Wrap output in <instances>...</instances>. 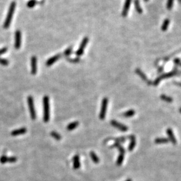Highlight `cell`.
Segmentation results:
<instances>
[{
    "mask_svg": "<svg viewBox=\"0 0 181 181\" xmlns=\"http://www.w3.org/2000/svg\"><path fill=\"white\" fill-rule=\"evenodd\" d=\"M135 73L138 75H139V76L141 78V79H143L144 81H147V82L148 81V79H147V76H146V75L143 73V71H141V69H140V68H137V69H135Z\"/></svg>",
    "mask_w": 181,
    "mask_h": 181,
    "instance_id": "cell-17",
    "label": "cell"
},
{
    "mask_svg": "<svg viewBox=\"0 0 181 181\" xmlns=\"http://www.w3.org/2000/svg\"><path fill=\"white\" fill-rule=\"evenodd\" d=\"M114 140H115L116 142L120 143H121V142H124L125 140H126V138L121 137V138H116V139H115Z\"/></svg>",
    "mask_w": 181,
    "mask_h": 181,
    "instance_id": "cell-33",
    "label": "cell"
},
{
    "mask_svg": "<svg viewBox=\"0 0 181 181\" xmlns=\"http://www.w3.org/2000/svg\"><path fill=\"white\" fill-rule=\"evenodd\" d=\"M169 23H170V20L168 19V18H167V19L164 20L161 26V30L162 31H164V32H165V31H167L169 27Z\"/></svg>",
    "mask_w": 181,
    "mask_h": 181,
    "instance_id": "cell-16",
    "label": "cell"
},
{
    "mask_svg": "<svg viewBox=\"0 0 181 181\" xmlns=\"http://www.w3.org/2000/svg\"><path fill=\"white\" fill-rule=\"evenodd\" d=\"M144 1H148V0H144Z\"/></svg>",
    "mask_w": 181,
    "mask_h": 181,
    "instance_id": "cell-38",
    "label": "cell"
},
{
    "mask_svg": "<svg viewBox=\"0 0 181 181\" xmlns=\"http://www.w3.org/2000/svg\"><path fill=\"white\" fill-rule=\"evenodd\" d=\"M7 51V47H4V48H3L0 49V56L4 54V53H5Z\"/></svg>",
    "mask_w": 181,
    "mask_h": 181,
    "instance_id": "cell-35",
    "label": "cell"
},
{
    "mask_svg": "<svg viewBox=\"0 0 181 181\" xmlns=\"http://www.w3.org/2000/svg\"><path fill=\"white\" fill-rule=\"evenodd\" d=\"M27 101H28V104L29 112H30L31 117L33 120H35L36 118V113L35 110L34 99H33L32 97L29 96V97H28Z\"/></svg>",
    "mask_w": 181,
    "mask_h": 181,
    "instance_id": "cell-4",
    "label": "cell"
},
{
    "mask_svg": "<svg viewBox=\"0 0 181 181\" xmlns=\"http://www.w3.org/2000/svg\"><path fill=\"white\" fill-rule=\"evenodd\" d=\"M166 132H167V134L168 135V136L169 141H171L172 143L174 144V145H176L177 143V141L176 138H175V136L174 135V134H173V131L172 130V129L171 128L167 129V131H166Z\"/></svg>",
    "mask_w": 181,
    "mask_h": 181,
    "instance_id": "cell-12",
    "label": "cell"
},
{
    "mask_svg": "<svg viewBox=\"0 0 181 181\" xmlns=\"http://www.w3.org/2000/svg\"><path fill=\"white\" fill-rule=\"evenodd\" d=\"M9 64V61L6 59H4L0 58V64L4 66H7Z\"/></svg>",
    "mask_w": 181,
    "mask_h": 181,
    "instance_id": "cell-30",
    "label": "cell"
},
{
    "mask_svg": "<svg viewBox=\"0 0 181 181\" xmlns=\"http://www.w3.org/2000/svg\"><path fill=\"white\" fill-rule=\"evenodd\" d=\"M61 57V55L60 53H58V54H56L54 55V56L52 57L51 58H49L48 60H47V61L46 62V65L47 66H50L56 62L57 61L59 60Z\"/></svg>",
    "mask_w": 181,
    "mask_h": 181,
    "instance_id": "cell-11",
    "label": "cell"
},
{
    "mask_svg": "<svg viewBox=\"0 0 181 181\" xmlns=\"http://www.w3.org/2000/svg\"><path fill=\"white\" fill-rule=\"evenodd\" d=\"M27 132V129L25 128H21L18 129H16V130H14L11 132V135L12 136H18L20 135H23L25 134L26 132Z\"/></svg>",
    "mask_w": 181,
    "mask_h": 181,
    "instance_id": "cell-13",
    "label": "cell"
},
{
    "mask_svg": "<svg viewBox=\"0 0 181 181\" xmlns=\"http://www.w3.org/2000/svg\"><path fill=\"white\" fill-rule=\"evenodd\" d=\"M130 139L131 140L130 143L129 144L128 147V150L129 151H132L134 149L136 145V139L135 136L134 135H131L130 136Z\"/></svg>",
    "mask_w": 181,
    "mask_h": 181,
    "instance_id": "cell-14",
    "label": "cell"
},
{
    "mask_svg": "<svg viewBox=\"0 0 181 181\" xmlns=\"http://www.w3.org/2000/svg\"><path fill=\"white\" fill-rule=\"evenodd\" d=\"M124 158V154H120L117 160V165L118 166H120L123 164Z\"/></svg>",
    "mask_w": 181,
    "mask_h": 181,
    "instance_id": "cell-25",
    "label": "cell"
},
{
    "mask_svg": "<svg viewBox=\"0 0 181 181\" xmlns=\"http://www.w3.org/2000/svg\"><path fill=\"white\" fill-rule=\"evenodd\" d=\"M51 135L52 136L53 138H55V139H56L57 141H59V140L61 139V136L60 135V134H59L58 132H55V131H52L51 133Z\"/></svg>",
    "mask_w": 181,
    "mask_h": 181,
    "instance_id": "cell-26",
    "label": "cell"
},
{
    "mask_svg": "<svg viewBox=\"0 0 181 181\" xmlns=\"http://www.w3.org/2000/svg\"><path fill=\"white\" fill-rule=\"evenodd\" d=\"M43 121L48 122L50 119L49 98L48 96H45L43 98Z\"/></svg>",
    "mask_w": 181,
    "mask_h": 181,
    "instance_id": "cell-2",
    "label": "cell"
},
{
    "mask_svg": "<svg viewBox=\"0 0 181 181\" xmlns=\"http://www.w3.org/2000/svg\"><path fill=\"white\" fill-rule=\"evenodd\" d=\"M177 74H178V71H177V69L173 70V71L169 72V73L164 74L161 75V76H160L158 78H156L155 79V81H154V82H152V84H154V85H155V86L158 85L159 84V83L160 82V81H161L162 79L169 78H171L173 76H175V75H176Z\"/></svg>",
    "mask_w": 181,
    "mask_h": 181,
    "instance_id": "cell-3",
    "label": "cell"
},
{
    "mask_svg": "<svg viewBox=\"0 0 181 181\" xmlns=\"http://www.w3.org/2000/svg\"><path fill=\"white\" fill-rule=\"evenodd\" d=\"M15 7H16L15 2V1L12 2L10 5V8H9L6 18H5V22L3 25V27L5 29H7L10 27V25L11 24V21L13 18V15H14L15 10Z\"/></svg>",
    "mask_w": 181,
    "mask_h": 181,
    "instance_id": "cell-1",
    "label": "cell"
},
{
    "mask_svg": "<svg viewBox=\"0 0 181 181\" xmlns=\"http://www.w3.org/2000/svg\"><path fill=\"white\" fill-rule=\"evenodd\" d=\"M17 160V158L15 157H8V160L7 162H10V163H14Z\"/></svg>",
    "mask_w": 181,
    "mask_h": 181,
    "instance_id": "cell-31",
    "label": "cell"
},
{
    "mask_svg": "<svg viewBox=\"0 0 181 181\" xmlns=\"http://www.w3.org/2000/svg\"><path fill=\"white\" fill-rule=\"evenodd\" d=\"M132 0H125L124 4L123 11H122V16L123 17H126L128 15L129 9L130 8Z\"/></svg>",
    "mask_w": 181,
    "mask_h": 181,
    "instance_id": "cell-9",
    "label": "cell"
},
{
    "mask_svg": "<svg viewBox=\"0 0 181 181\" xmlns=\"http://www.w3.org/2000/svg\"><path fill=\"white\" fill-rule=\"evenodd\" d=\"M7 160H8V157L6 156H3L0 158V162H1V164L7 163Z\"/></svg>",
    "mask_w": 181,
    "mask_h": 181,
    "instance_id": "cell-32",
    "label": "cell"
},
{
    "mask_svg": "<svg viewBox=\"0 0 181 181\" xmlns=\"http://www.w3.org/2000/svg\"><path fill=\"white\" fill-rule=\"evenodd\" d=\"M72 52V47H71L69 48H67L64 51L63 54H64V56L68 57V56H69V55L71 54Z\"/></svg>",
    "mask_w": 181,
    "mask_h": 181,
    "instance_id": "cell-29",
    "label": "cell"
},
{
    "mask_svg": "<svg viewBox=\"0 0 181 181\" xmlns=\"http://www.w3.org/2000/svg\"><path fill=\"white\" fill-rule=\"evenodd\" d=\"M178 1H179V3H180V0H178Z\"/></svg>",
    "mask_w": 181,
    "mask_h": 181,
    "instance_id": "cell-37",
    "label": "cell"
},
{
    "mask_svg": "<svg viewBox=\"0 0 181 181\" xmlns=\"http://www.w3.org/2000/svg\"><path fill=\"white\" fill-rule=\"evenodd\" d=\"M80 167V158L78 155H76L73 157V168L75 169H78Z\"/></svg>",
    "mask_w": 181,
    "mask_h": 181,
    "instance_id": "cell-15",
    "label": "cell"
},
{
    "mask_svg": "<svg viewBox=\"0 0 181 181\" xmlns=\"http://www.w3.org/2000/svg\"><path fill=\"white\" fill-rule=\"evenodd\" d=\"M125 181H132V180L131 179H127V180H126Z\"/></svg>",
    "mask_w": 181,
    "mask_h": 181,
    "instance_id": "cell-36",
    "label": "cell"
},
{
    "mask_svg": "<svg viewBox=\"0 0 181 181\" xmlns=\"http://www.w3.org/2000/svg\"><path fill=\"white\" fill-rule=\"evenodd\" d=\"M111 147L116 148H117L119 150L120 154H123L125 155V149L123 147H122V146L120 145V143H117V142H116V143H114Z\"/></svg>",
    "mask_w": 181,
    "mask_h": 181,
    "instance_id": "cell-20",
    "label": "cell"
},
{
    "mask_svg": "<svg viewBox=\"0 0 181 181\" xmlns=\"http://www.w3.org/2000/svg\"><path fill=\"white\" fill-rule=\"evenodd\" d=\"M160 98H161V99H162V100H164V101H165V102H168V103H171V102H172V101H173V99L171 97H168V96H167L166 95H164V94H162V95H161Z\"/></svg>",
    "mask_w": 181,
    "mask_h": 181,
    "instance_id": "cell-24",
    "label": "cell"
},
{
    "mask_svg": "<svg viewBox=\"0 0 181 181\" xmlns=\"http://www.w3.org/2000/svg\"><path fill=\"white\" fill-rule=\"evenodd\" d=\"M135 112L134 110H130L127 111V112H124V113L123 114V116H124V117L130 118V117H132V116H134L135 115Z\"/></svg>",
    "mask_w": 181,
    "mask_h": 181,
    "instance_id": "cell-23",
    "label": "cell"
},
{
    "mask_svg": "<svg viewBox=\"0 0 181 181\" xmlns=\"http://www.w3.org/2000/svg\"><path fill=\"white\" fill-rule=\"evenodd\" d=\"M88 37H84L83 39V40L82 41V42H81L80 43V45L79 46V49H77L76 52V56L80 57L81 55L83 54L84 50L85 48L86 47L87 44H88Z\"/></svg>",
    "mask_w": 181,
    "mask_h": 181,
    "instance_id": "cell-6",
    "label": "cell"
},
{
    "mask_svg": "<svg viewBox=\"0 0 181 181\" xmlns=\"http://www.w3.org/2000/svg\"><path fill=\"white\" fill-rule=\"evenodd\" d=\"M36 4V1L35 0H29V1L27 3V7L29 8H34Z\"/></svg>",
    "mask_w": 181,
    "mask_h": 181,
    "instance_id": "cell-27",
    "label": "cell"
},
{
    "mask_svg": "<svg viewBox=\"0 0 181 181\" xmlns=\"http://www.w3.org/2000/svg\"><path fill=\"white\" fill-rule=\"evenodd\" d=\"M134 5L135 7L136 11L140 14H142L143 13V9H142L141 5H140L139 0H134Z\"/></svg>",
    "mask_w": 181,
    "mask_h": 181,
    "instance_id": "cell-19",
    "label": "cell"
},
{
    "mask_svg": "<svg viewBox=\"0 0 181 181\" xmlns=\"http://www.w3.org/2000/svg\"><path fill=\"white\" fill-rule=\"evenodd\" d=\"M173 62H174V64L176 65V66H179L180 65V59L178 58H175L174 61H173Z\"/></svg>",
    "mask_w": 181,
    "mask_h": 181,
    "instance_id": "cell-34",
    "label": "cell"
},
{
    "mask_svg": "<svg viewBox=\"0 0 181 181\" xmlns=\"http://www.w3.org/2000/svg\"><path fill=\"white\" fill-rule=\"evenodd\" d=\"M173 3H174V0H168L167 3V8L168 10H171L172 9Z\"/></svg>",
    "mask_w": 181,
    "mask_h": 181,
    "instance_id": "cell-28",
    "label": "cell"
},
{
    "mask_svg": "<svg viewBox=\"0 0 181 181\" xmlns=\"http://www.w3.org/2000/svg\"><path fill=\"white\" fill-rule=\"evenodd\" d=\"M31 74L32 75H36L37 73V58L35 56L31 57Z\"/></svg>",
    "mask_w": 181,
    "mask_h": 181,
    "instance_id": "cell-10",
    "label": "cell"
},
{
    "mask_svg": "<svg viewBox=\"0 0 181 181\" xmlns=\"http://www.w3.org/2000/svg\"><path fill=\"white\" fill-rule=\"evenodd\" d=\"M110 123L112 126L115 127V128H117L121 131H123V132H126V131H128V127H127L126 125H123V123H120L119 122L115 121V120H112V121H111Z\"/></svg>",
    "mask_w": 181,
    "mask_h": 181,
    "instance_id": "cell-7",
    "label": "cell"
},
{
    "mask_svg": "<svg viewBox=\"0 0 181 181\" xmlns=\"http://www.w3.org/2000/svg\"><path fill=\"white\" fill-rule=\"evenodd\" d=\"M90 157H91L92 159L93 160V161L94 162V163L95 164H99L100 162V159L99 158V157L97 156V155L95 154L93 151H91L90 153Z\"/></svg>",
    "mask_w": 181,
    "mask_h": 181,
    "instance_id": "cell-22",
    "label": "cell"
},
{
    "mask_svg": "<svg viewBox=\"0 0 181 181\" xmlns=\"http://www.w3.org/2000/svg\"><path fill=\"white\" fill-rule=\"evenodd\" d=\"M79 122H77V121L69 123V124L67 125V129L68 131L74 130V129H75L76 128H77V127L79 126Z\"/></svg>",
    "mask_w": 181,
    "mask_h": 181,
    "instance_id": "cell-21",
    "label": "cell"
},
{
    "mask_svg": "<svg viewBox=\"0 0 181 181\" xmlns=\"http://www.w3.org/2000/svg\"><path fill=\"white\" fill-rule=\"evenodd\" d=\"M21 45V33L20 31L17 30L15 32V48L18 49Z\"/></svg>",
    "mask_w": 181,
    "mask_h": 181,
    "instance_id": "cell-8",
    "label": "cell"
},
{
    "mask_svg": "<svg viewBox=\"0 0 181 181\" xmlns=\"http://www.w3.org/2000/svg\"><path fill=\"white\" fill-rule=\"evenodd\" d=\"M154 142L156 144H162L168 143L169 141L168 138H157L155 139Z\"/></svg>",
    "mask_w": 181,
    "mask_h": 181,
    "instance_id": "cell-18",
    "label": "cell"
},
{
    "mask_svg": "<svg viewBox=\"0 0 181 181\" xmlns=\"http://www.w3.org/2000/svg\"><path fill=\"white\" fill-rule=\"evenodd\" d=\"M108 102V100L107 98H103L102 101V103H101L100 112V114H99V118L101 120L104 119L105 117H106Z\"/></svg>",
    "mask_w": 181,
    "mask_h": 181,
    "instance_id": "cell-5",
    "label": "cell"
}]
</instances>
